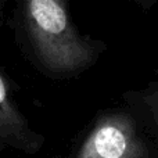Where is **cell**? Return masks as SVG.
<instances>
[{
	"label": "cell",
	"mask_w": 158,
	"mask_h": 158,
	"mask_svg": "<svg viewBox=\"0 0 158 158\" xmlns=\"http://www.w3.org/2000/svg\"><path fill=\"white\" fill-rule=\"evenodd\" d=\"M22 17L38 60L54 74H77L94 63L101 43L74 27L65 0H22Z\"/></svg>",
	"instance_id": "obj_1"
},
{
	"label": "cell",
	"mask_w": 158,
	"mask_h": 158,
	"mask_svg": "<svg viewBox=\"0 0 158 158\" xmlns=\"http://www.w3.org/2000/svg\"><path fill=\"white\" fill-rule=\"evenodd\" d=\"M75 158H147L135 121L121 112L101 115Z\"/></svg>",
	"instance_id": "obj_2"
},
{
	"label": "cell",
	"mask_w": 158,
	"mask_h": 158,
	"mask_svg": "<svg viewBox=\"0 0 158 158\" xmlns=\"http://www.w3.org/2000/svg\"><path fill=\"white\" fill-rule=\"evenodd\" d=\"M0 143L35 153L42 144V137L31 131L27 119L19 112L11 97L7 82L0 74Z\"/></svg>",
	"instance_id": "obj_3"
},
{
	"label": "cell",
	"mask_w": 158,
	"mask_h": 158,
	"mask_svg": "<svg viewBox=\"0 0 158 158\" xmlns=\"http://www.w3.org/2000/svg\"><path fill=\"white\" fill-rule=\"evenodd\" d=\"M147 104H148V107H150L153 118L158 126V86L154 87L153 92L147 96Z\"/></svg>",
	"instance_id": "obj_4"
}]
</instances>
